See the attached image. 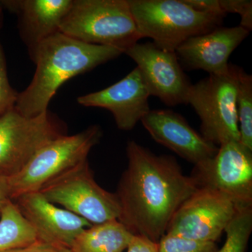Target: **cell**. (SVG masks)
I'll list each match as a JSON object with an SVG mask.
<instances>
[{"label":"cell","mask_w":252,"mask_h":252,"mask_svg":"<svg viewBox=\"0 0 252 252\" xmlns=\"http://www.w3.org/2000/svg\"><path fill=\"white\" fill-rule=\"evenodd\" d=\"M127 166L117 194L119 220L132 234L158 243L172 217L198 188L173 157L157 155L135 141L126 147Z\"/></svg>","instance_id":"6da1fadb"},{"label":"cell","mask_w":252,"mask_h":252,"mask_svg":"<svg viewBox=\"0 0 252 252\" xmlns=\"http://www.w3.org/2000/svg\"><path fill=\"white\" fill-rule=\"evenodd\" d=\"M28 53L36 64L35 73L26 90L18 93L14 107L25 117H35L49 111L50 102L66 81L117 59L124 51L86 44L58 32Z\"/></svg>","instance_id":"7a4b0ae2"},{"label":"cell","mask_w":252,"mask_h":252,"mask_svg":"<svg viewBox=\"0 0 252 252\" xmlns=\"http://www.w3.org/2000/svg\"><path fill=\"white\" fill-rule=\"evenodd\" d=\"M60 32L86 44L117 48L124 54L142 39L128 0H73Z\"/></svg>","instance_id":"3957f363"},{"label":"cell","mask_w":252,"mask_h":252,"mask_svg":"<svg viewBox=\"0 0 252 252\" xmlns=\"http://www.w3.org/2000/svg\"><path fill=\"white\" fill-rule=\"evenodd\" d=\"M102 137L101 127L94 125L74 135L66 134L51 141L19 172L5 176L8 197L13 201L24 194L40 191L53 181L88 160L91 149Z\"/></svg>","instance_id":"277c9868"},{"label":"cell","mask_w":252,"mask_h":252,"mask_svg":"<svg viewBox=\"0 0 252 252\" xmlns=\"http://www.w3.org/2000/svg\"><path fill=\"white\" fill-rule=\"evenodd\" d=\"M141 38L175 51L189 38L205 34L221 26L223 17L204 14L185 0H128Z\"/></svg>","instance_id":"5b68a950"},{"label":"cell","mask_w":252,"mask_h":252,"mask_svg":"<svg viewBox=\"0 0 252 252\" xmlns=\"http://www.w3.org/2000/svg\"><path fill=\"white\" fill-rule=\"evenodd\" d=\"M243 69L229 64L225 72L209 74L192 84L187 97L201 121V135L217 147L240 142L237 94Z\"/></svg>","instance_id":"8992f818"},{"label":"cell","mask_w":252,"mask_h":252,"mask_svg":"<svg viewBox=\"0 0 252 252\" xmlns=\"http://www.w3.org/2000/svg\"><path fill=\"white\" fill-rule=\"evenodd\" d=\"M39 192L51 203L61 205L91 225L119 220L120 217L117 194L107 191L96 182L88 160Z\"/></svg>","instance_id":"52a82bcc"},{"label":"cell","mask_w":252,"mask_h":252,"mask_svg":"<svg viewBox=\"0 0 252 252\" xmlns=\"http://www.w3.org/2000/svg\"><path fill=\"white\" fill-rule=\"evenodd\" d=\"M65 128L64 123L49 111L27 117L14 107L0 116V175L17 173L39 149L66 135Z\"/></svg>","instance_id":"ba28073f"},{"label":"cell","mask_w":252,"mask_h":252,"mask_svg":"<svg viewBox=\"0 0 252 252\" xmlns=\"http://www.w3.org/2000/svg\"><path fill=\"white\" fill-rule=\"evenodd\" d=\"M190 176L198 188L224 194L240 208L252 207V150L240 142L220 146L215 157L194 165Z\"/></svg>","instance_id":"9c48e42d"},{"label":"cell","mask_w":252,"mask_h":252,"mask_svg":"<svg viewBox=\"0 0 252 252\" xmlns=\"http://www.w3.org/2000/svg\"><path fill=\"white\" fill-rule=\"evenodd\" d=\"M240 209L224 194L198 188L175 212L166 233L216 243Z\"/></svg>","instance_id":"30bf717a"},{"label":"cell","mask_w":252,"mask_h":252,"mask_svg":"<svg viewBox=\"0 0 252 252\" xmlns=\"http://www.w3.org/2000/svg\"><path fill=\"white\" fill-rule=\"evenodd\" d=\"M124 54L137 64L150 96L169 107L187 104L192 84L175 51L162 49L153 42L136 43Z\"/></svg>","instance_id":"8fae6325"},{"label":"cell","mask_w":252,"mask_h":252,"mask_svg":"<svg viewBox=\"0 0 252 252\" xmlns=\"http://www.w3.org/2000/svg\"><path fill=\"white\" fill-rule=\"evenodd\" d=\"M13 202L41 243L69 250L74 239L92 225L81 217L51 203L39 191L24 194Z\"/></svg>","instance_id":"7c38bea8"},{"label":"cell","mask_w":252,"mask_h":252,"mask_svg":"<svg viewBox=\"0 0 252 252\" xmlns=\"http://www.w3.org/2000/svg\"><path fill=\"white\" fill-rule=\"evenodd\" d=\"M148 90L138 68L135 67L122 80L103 90L78 97L84 107H99L112 113L118 128L132 130L151 110Z\"/></svg>","instance_id":"4fadbf2b"},{"label":"cell","mask_w":252,"mask_h":252,"mask_svg":"<svg viewBox=\"0 0 252 252\" xmlns=\"http://www.w3.org/2000/svg\"><path fill=\"white\" fill-rule=\"evenodd\" d=\"M154 140L194 165L215 157L219 147L207 141L178 113L150 110L141 120Z\"/></svg>","instance_id":"5bb4252c"},{"label":"cell","mask_w":252,"mask_h":252,"mask_svg":"<svg viewBox=\"0 0 252 252\" xmlns=\"http://www.w3.org/2000/svg\"><path fill=\"white\" fill-rule=\"evenodd\" d=\"M241 26H220L205 34L193 36L175 51L181 65L189 70H203L219 74L228 69V59L250 34Z\"/></svg>","instance_id":"9a60e30c"},{"label":"cell","mask_w":252,"mask_h":252,"mask_svg":"<svg viewBox=\"0 0 252 252\" xmlns=\"http://www.w3.org/2000/svg\"><path fill=\"white\" fill-rule=\"evenodd\" d=\"M73 0H1L4 10L18 18L20 35L28 52L60 32Z\"/></svg>","instance_id":"2e32d148"},{"label":"cell","mask_w":252,"mask_h":252,"mask_svg":"<svg viewBox=\"0 0 252 252\" xmlns=\"http://www.w3.org/2000/svg\"><path fill=\"white\" fill-rule=\"evenodd\" d=\"M135 235L118 220L91 225L74 239L71 252H126Z\"/></svg>","instance_id":"e0dca14e"},{"label":"cell","mask_w":252,"mask_h":252,"mask_svg":"<svg viewBox=\"0 0 252 252\" xmlns=\"http://www.w3.org/2000/svg\"><path fill=\"white\" fill-rule=\"evenodd\" d=\"M36 241L34 230L11 200L0 215V252L28 246Z\"/></svg>","instance_id":"ac0fdd59"},{"label":"cell","mask_w":252,"mask_h":252,"mask_svg":"<svg viewBox=\"0 0 252 252\" xmlns=\"http://www.w3.org/2000/svg\"><path fill=\"white\" fill-rule=\"evenodd\" d=\"M236 107L240 143L252 150V76L244 69L239 81Z\"/></svg>","instance_id":"d6986e66"},{"label":"cell","mask_w":252,"mask_h":252,"mask_svg":"<svg viewBox=\"0 0 252 252\" xmlns=\"http://www.w3.org/2000/svg\"><path fill=\"white\" fill-rule=\"evenodd\" d=\"M252 231V207L240 209L225 228V243L217 252H245Z\"/></svg>","instance_id":"ffe728a7"},{"label":"cell","mask_w":252,"mask_h":252,"mask_svg":"<svg viewBox=\"0 0 252 252\" xmlns=\"http://www.w3.org/2000/svg\"><path fill=\"white\" fill-rule=\"evenodd\" d=\"M158 252H217L216 243L199 241L165 233L158 243Z\"/></svg>","instance_id":"44dd1931"},{"label":"cell","mask_w":252,"mask_h":252,"mask_svg":"<svg viewBox=\"0 0 252 252\" xmlns=\"http://www.w3.org/2000/svg\"><path fill=\"white\" fill-rule=\"evenodd\" d=\"M3 20L4 9L0 5V32L2 28ZM18 94L10 84L6 58L0 41V116L14 107Z\"/></svg>","instance_id":"7402d4cb"},{"label":"cell","mask_w":252,"mask_h":252,"mask_svg":"<svg viewBox=\"0 0 252 252\" xmlns=\"http://www.w3.org/2000/svg\"><path fill=\"white\" fill-rule=\"evenodd\" d=\"M220 8L225 14H238L241 17L240 26L249 31L252 28V1L251 0H220Z\"/></svg>","instance_id":"603a6c76"},{"label":"cell","mask_w":252,"mask_h":252,"mask_svg":"<svg viewBox=\"0 0 252 252\" xmlns=\"http://www.w3.org/2000/svg\"><path fill=\"white\" fill-rule=\"evenodd\" d=\"M190 7L204 13L225 18L226 14L220 8V0H185Z\"/></svg>","instance_id":"cb8c5ba5"},{"label":"cell","mask_w":252,"mask_h":252,"mask_svg":"<svg viewBox=\"0 0 252 252\" xmlns=\"http://www.w3.org/2000/svg\"><path fill=\"white\" fill-rule=\"evenodd\" d=\"M126 252H158V243L145 237L134 235Z\"/></svg>","instance_id":"d4e9b609"},{"label":"cell","mask_w":252,"mask_h":252,"mask_svg":"<svg viewBox=\"0 0 252 252\" xmlns=\"http://www.w3.org/2000/svg\"><path fill=\"white\" fill-rule=\"evenodd\" d=\"M63 249L64 248L36 241L28 246L9 249L0 252H61Z\"/></svg>","instance_id":"484cf974"},{"label":"cell","mask_w":252,"mask_h":252,"mask_svg":"<svg viewBox=\"0 0 252 252\" xmlns=\"http://www.w3.org/2000/svg\"><path fill=\"white\" fill-rule=\"evenodd\" d=\"M11 201L7 195L6 190V177L0 175V215L6 204Z\"/></svg>","instance_id":"4316f807"},{"label":"cell","mask_w":252,"mask_h":252,"mask_svg":"<svg viewBox=\"0 0 252 252\" xmlns=\"http://www.w3.org/2000/svg\"><path fill=\"white\" fill-rule=\"evenodd\" d=\"M61 252H70V250H69V249L64 248V249H63L62 251H61Z\"/></svg>","instance_id":"83f0119b"}]
</instances>
